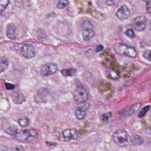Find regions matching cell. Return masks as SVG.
<instances>
[{"label":"cell","instance_id":"1","mask_svg":"<svg viewBox=\"0 0 151 151\" xmlns=\"http://www.w3.org/2000/svg\"><path fill=\"white\" fill-rule=\"evenodd\" d=\"M113 138L115 143L122 147L128 146L132 143L131 137L123 129L116 130L113 135Z\"/></svg>","mask_w":151,"mask_h":151},{"label":"cell","instance_id":"2","mask_svg":"<svg viewBox=\"0 0 151 151\" xmlns=\"http://www.w3.org/2000/svg\"><path fill=\"white\" fill-rule=\"evenodd\" d=\"M115 50L118 54L120 55L131 58H135L137 56L136 51L134 48L127 46L123 43L117 44Z\"/></svg>","mask_w":151,"mask_h":151},{"label":"cell","instance_id":"3","mask_svg":"<svg viewBox=\"0 0 151 151\" xmlns=\"http://www.w3.org/2000/svg\"><path fill=\"white\" fill-rule=\"evenodd\" d=\"M89 107V105L86 103H81L75 111L76 118L79 120H83L86 116V112Z\"/></svg>","mask_w":151,"mask_h":151},{"label":"cell","instance_id":"4","mask_svg":"<svg viewBox=\"0 0 151 151\" xmlns=\"http://www.w3.org/2000/svg\"><path fill=\"white\" fill-rule=\"evenodd\" d=\"M134 27L137 31H143L147 25V20L144 16H140L136 17L133 20Z\"/></svg>","mask_w":151,"mask_h":151},{"label":"cell","instance_id":"5","mask_svg":"<svg viewBox=\"0 0 151 151\" xmlns=\"http://www.w3.org/2000/svg\"><path fill=\"white\" fill-rule=\"evenodd\" d=\"M21 53L23 56L26 59H30L34 56L35 50L32 45L27 43L23 45L21 48Z\"/></svg>","mask_w":151,"mask_h":151},{"label":"cell","instance_id":"6","mask_svg":"<svg viewBox=\"0 0 151 151\" xmlns=\"http://www.w3.org/2000/svg\"><path fill=\"white\" fill-rule=\"evenodd\" d=\"M58 67L56 64L53 63L46 64L42 67L41 73L43 76L54 74L57 71Z\"/></svg>","mask_w":151,"mask_h":151},{"label":"cell","instance_id":"7","mask_svg":"<svg viewBox=\"0 0 151 151\" xmlns=\"http://www.w3.org/2000/svg\"><path fill=\"white\" fill-rule=\"evenodd\" d=\"M74 99L76 102L80 103H85L88 100V94L85 90L78 88L74 93Z\"/></svg>","mask_w":151,"mask_h":151},{"label":"cell","instance_id":"8","mask_svg":"<svg viewBox=\"0 0 151 151\" xmlns=\"http://www.w3.org/2000/svg\"><path fill=\"white\" fill-rule=\"evenodd\" d=\"M130 15V12L126 5H122L119 8L116 13V15L120 20L127 19Z\"/></svg>","mask_w":151,"mask_h":151},{"label":"cell","instance_id":"9","mask_svg":"<svg viewBox=\"0 0 151 151\" xmlns=\"http://www.w3.org/2000/svg\"><path fill=\"white\" fill-rule=\"evenodd\" d=\"M17 28L13 23H10L7 25L6 28V35L8 38L12 40L17 39Z\"/></svg>","mask_w":151,"mask_h":151},{"label":"cell","instance_id":"10","mask_svg":"<svg viewBox=\"0 0 151 151\" xmlns=\"http://www.w3.org/2000/svg\"><path fill=\"white\" fill-rule=\"evenodd\" d=\"M63 134L64 138L68 140H76L78 137V133L74 129H65L63 131Z\"/></svg>","mask_w":151,"mask_h":151},{"label":"cell","instance_id":"11","mask_svg":"<svg viewBox=\"0 0 151 151\" xmlns=\"http://www.w3.org/2000/svg\"><path fill=\"white\" fill-rule=\"evenodd\" d=\"M12 98L15 103L20 104L25 101L24 96L19 92H15L12 95Z\"/></svg>","mask_w":151,"mask_h":151},{"label":"cell","instance_id":"12","mask_svg":"<svg viewBox=\"0 0 151 151\" xmlns=\"http://www.w3.org/2000/svg\"><path fill=\"white\" fill-rule=\"evenodd\" d=\"M31 136L30 130H26L21 131L16 135V138L19 141H24L27 140Z\"/></svg>","mask_w":151,"mask_h":151},{"label":"cell","instance_id":"13","mask_svg":"<svg viewBox=\"0 0 151 151\" xmlns=\"http://www.w3.org/2000/svg\"><path fill=\"white\" fill-rule=\"evenodd\" d=\"M82 35L83 38L85 40H89L93 38L95 35V32L93 30L82 31Z\"/></svg>","mask_w":151,"mask_h":151},{"label":"cell","instance_id":"14","mask_svg":"<svg viewBox=\"0 0 151 151\" xmlns=\"http://www.w3.org/2000/svg\"><path fill=\"white\" fill-rule=\"evenodd\" d=\"M61 73L65 77H68V76H75L76 74V71L73 68H70V69H65L61 71Z\"/></svg>","mask_w":151,"mask_h":151},{"label":"cell","instance_id":"15","mask_svg":"<svg viewBox=\"0 0 151 151\" xmlns=\"http://www.w3.org/2000/svg\"><path fill=\"white\" fill-rule=\"evenodd\" d=\"M93 26L92 23L89 20H85L81 24L82 31L93 30Z\"/></svg>","mask_w":151,"mask_h":151},{"label":"cell","instance_id":"16","mask_svg":"<svg viewBox=\"0 0 151 151\" xmlns=\"http://www.w3.org/2000/svg\"><path fill=\"white\" fill-rule=\"evenodd\" d=\"M18 128L16 126L9 127L5 131V133L9 135L13 136L17 134Z\"/></svg>","mask_w":151,"mask_h":151},{"label":"cell","instance_id":"17","mask_svg":"<svg viewBox=\"0 0 151 151\" xmlns=\"http://www.w3.org/2000/svg\"><path fill=\"white\" fill-rule=\"evenodd\" d=\"M9 2L8 0H0V15L3 13Z\"/></svg>","mask_w":151,"mask_h":151},{"label":"cell","instance_id":"18","mask_svg":"<svg viewBox=\"0 0 151 151\" xmlns=\"http://www.w3.org/2000/svg\"><path fill=\"white\" fill-rule=\"evenodd\" d=\"M18 124L23 127H26L29 125V120L26 118H22L18 120Z\"/></svg>","mask_w":151,"mask_h":151},{"label":"cell","instance_id":"19","mask_svg":"<svg viewBox=\"0 0 151 151\" xmlns=\"http://www.w3.org/2000/svg\"><path fill=\"white\" fill-rule=\"evenodd\" d=\"M150 105H147L142 108V110L140 111L139 113H138V117L139 118H143L147 113V112L150 110Z\"/></svg>","mask_w":151,"mask_h":151},{"label":"cell","instance_id":"20","mask_svg":"<svg viewBox=\"0 0 151 151\" xmlns=\"http://www.w3.org/2000/svg\"><path fill=\"white\" fill-rule=\"evenodd\" d=\"M69 4V1L66 0H61L58 3L57 7L59 9H63L65 8Z\"/></svg>","mask_w":151,"mask_h":151},{"label":"cell","instance_id":"21","mask_svg":"<svg viewBox=\"0 0 151 151\" xmlns=\"http://www.w3.org/2000/svg\"><path fill=\"white\" fill-rule=\"evenodd\" d=\"M8 67V62L6 60H2L0 62V73L3 72Z\"/></svg>","mask_w":151,"mask_h":151},{"label":"cell","instance_id":"22","mask_svg":"<svg viewBox=\"0 0 151 151\" xmlns=\"http://www.w3.org/2000/svg\"><path fill=\"white\" fill-rule=\"evenodd\" d=\"M125 34L127 37L133 39L135 37V34L134 32V29L132 28H129L127 29L125 32Z\"/></svg>","mask_w":151,"mask_h":151},{"label":"cell","instance_id":"23","mask_svg":"<svg viewBox=\"0 0 151 151\" xmlns=\"http://www.w3.org/2000/svg\"><path fill=\"white\" fill-rule=\"evenodd\" d=\"M144 58L148 61H151V51L146 50L143 54Z\"/></svg>","mask_w":151,"mask_h":151},{"label":"cell","instance_id":"24","mask_svg":"<svg viewBox=\"0 0 151 151\" xmlns=\"http://www.w3.org/2000/svg\"><path fill=\"white\" fill-rule=\"evenodd\" d=\"M134 141L135 143L137 144H142L143 142V139L140 136L135 135L134 137Z\"/></svg>","mask_w":151,"mask_h":151},{"label":"cell","instance_id":"25","mask_svg":"<svg viewBox=\"0 0 151 151\" xmlns=\"http://www.w3.org/2000/svg\"><path fill=\"white\" fill-rule=\"evenodd\" d=\"M112 113L110 112L105 113L102 116V120L104 121H106L111 117Z\"/></svg>","mask_w":151,"mask_h":151},{"label":"cell","instance_id":"26","mask_svg":"<svg viewBox=\"0 0 151 151\" xmlns=\"http://www.w3.org/2000/svg\"><path fill=\"white\" fill-rule=\"evenodd\" d=\"M146 3V10L148 13H151V1H145Z\"/></svg>","mask_w":151,"mask_h":151},{"label":"cell","instance_id":"27","mask_svg":"<svg viewBox=\"0 0 151 151\" xmlns=\"http://www.w3.org/2000/svg\"><path fill=\"white\" fill-rule=\"evenodd\" d=\"M30 131L31 136L34 137H37L39 136V133H38V131L35 129H30Z\"/></svg>","mask_w":151,"mask_h":151},{"label":"cell","instance_id":"28","mask_svg":"<svg viewBox=\"0 0 151 151\" xmlns=\"http://www.w3.org/2000/svg\"><path fill=\"white\" fill-rule=\"evenodd\" d=\"M12 151H25V149L23 146L18 145L14 147Z\"/></svg>","mask_w":151,"mask_h":151},{"label":"cell","instance_id":"29","mask_svg":"<svg viewBox=\"0 0 151 151\" xmlns=\"http://www.w3.org/2000/svg\"><path fill=\"white\" fill-rule=\"evenodd\" d=\"M5 87L8 90H13L15 88V86L13 84L7 82L5 83Z\"/></svg>","mask_w":151,"mask_h":151},{"label":"cell","instance_id":"30","mask_svg":"<svg viewBox=\"0 0 151 151\" xmlns=\"http://www.w3.org/2000/svg\"><path fill=\"white\" fill-rule=\"evenodd\" d=\"M104 49V46L102 45H99L96 46V52H99L103 51Z\"/></svg>","mask_w":151,"mask_h":151},{"label":"cell","instance_id":"31","mask_svg":"<svg viewBox=\"0 0 151 151\" xmlns=\"http://www.w3.org/2000/svg\"><path fill=\"white\" fill-rule=\"evenodd\" d=\"M105 2L109 6H112L114 4V1H105Z\"/></svg>","mask_w":151,"mask_h":151},{"label":"cell","instance_id":"32","mask_svg":"<svg viewBox=\"0 0 151 151\" xmlns=\"http://www.w3.org/2000/svg\"><path fill=\"white\" fill-rule=\"evenodd\" d=\"M47 144H48V145H55V143H52L51 142H47Z\"/></svg>","mask_w":151,"mask_h":151},{"label":"cell","instance_id":"33","mask_svg":"<svg viewBox=\"0 0 151 151\" xmlns=\"http://www.w3.org/2000/svg\"><path fill=\"white\" fill-rule=\"evenodd\" d=\"M150 29L151 30V18H150Z\"/></svg>","mask_w":151,"mask_h":151}]
</instances>
